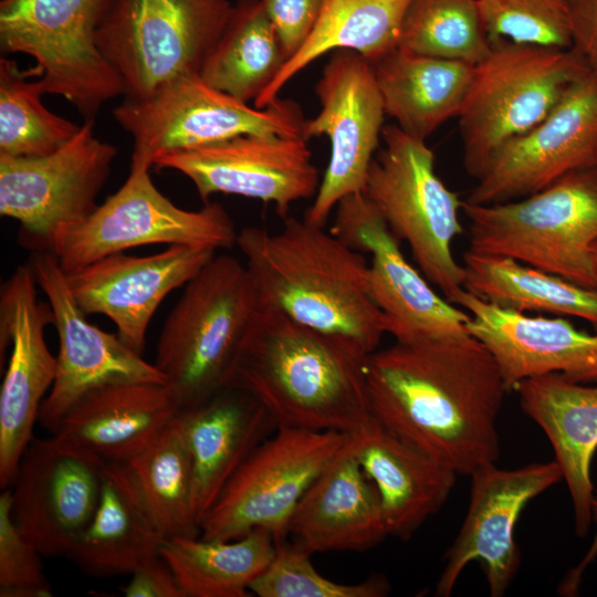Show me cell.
I'll list each match as a JSON object with an SVG mask.
<instances>
[{"label": "cell", "instance_id": "obj_27", "mask_svg": "<svg viewBox=\"0 0 597 597\" xmlns=\"http://www.w3.org/2000/svg\"><path fill=\"white\" fill-rule=\"evenodd\" d=\"M177 420L191 453L192 507L200 525L229 480L277 426L255 398L233 387L179 411Z\"/></svg>", "mask_w": 597, "mask_h": 597}, {"label": "cell", "instance_id": "obj_26", "mask_svg": "<svg viewBox=\"0 0 597 597\" xmlns=\"http://www.w3.org/2000/svg\"><path fill=\"white\" fill-rule=\"evenodd\" d=\"M350 442L377 489L388 535L408 541L446 503L458 473L374 417L350 433Z\"/></svg>", "mask_w": 597, "mask_h": 597}, {"label": "cell", "instance_id": "obj_4", "mask_svg": "<svg viewBox=\"0 0 597 597\" xmlns=\"http://www.w3.org/2000/svg\"><path fill=\"white\" fill-rule=\"evenodd\" d=\"M259 310L245 264L214 255L185 286L159 335L155 366L178 412L221 389Z\"/></svg>", "mask_w": 597, "mask_h": 597}, {"label": "cell", "instance_id": "obj_31", "mask_svg": "<svg viewBox=\"0 0 597 597\" xmlns=\"http://www.w3.org/2000/svg\"><path fill=\"white\" fill-rule=\"evenodd\" d=\"M412 0H322L317 23L274 82L253 102L264 108L295 75L322 55L353 50L370 63L398 46L404 19Z\"/></svg>", "mask_w": 597, "mask_h": 597}, {"label": "cell", "instance_id": "obj_18", "mask_svg": "<svg viewBox=\"0 0 597 597\" xmlns=\"http://www.w3.org/2000/svg\"><path fill=\"white\" fill-rule=\"evenodd\" d=\"M28 263L52 308L59 336L55 379L39 412L42 427L52 432L71 406L94 388L118 383L166 385L155 364L143 359L117 334L87 321L52 252L33 251Z\"/></svg>", "mask_w": 597, "mask_h": 597}, {"label": "cell", "instance_id": "obj_29", "mask_svg": "<svg viewBox=\"0 0 597 597\" xmlns=\"http://www.w3.org/2000/svg\"><path fill=\"white\" fill-rule=\"evenodd\" d=\"M165 540L129 464L105 463L95 513L66 557L90 576L130 575L160 555Z\"/></svg>", "mask_w": 597, "mask_h": 597}, {"label": "cell", "instance_id": "obj_24", "mask_svg": "<svg viewBox=\"0 0 597 597\" xmlns=\"http://www.w3.org/2000/svg\"><path fill=\"white\" fill-rule=\"evenodd\" d=\"M178 413L166 385L118 383L92 389L61 418L50 441L97 464L129 463Z\"/></svg>", "mask_w": 597, "mask_h": 597}, {"label": "cell", "instance_id": "obj_3", "mask_svg": "<svg viewBox=\"0 0 597 597\" xmlns=\"http://www.w3.org/2000/svg\"><path fill=\"white\" fill-rule=\"evenodd\" d=\"M271 233L248 227L235 245L245 258L259 307L350 339L368 355L386 334L384 315L369 290V263L332 232L285 217Z\"/></svg>", "mask_w": 597, "mask_h": 597}, {"label": "cell", "instance_id": "obj_28", "mask_svg": "<svg viewBox=\"0 0 597 597\" xmlns=\"http://www.w3.org/2000/svg\"><path fill=\"white\" fill-rule=\"evenodd\" d=\"M514 390L552 444L569 491L575 533L583 537L591 524L595 494L590 465L597 450V386L553 373L524 379Z\"/></svg>", "mask_w": 597, "mask_h": 597}, {"label": "cell", "instance_id": "obj_42", "mask_svg": "<svg viewBox=\"0 0 597 597\" xmlns=\"http://www.w3.org/2000/svg\"><path fill=\"white\" fill-rule=\"evenodd\" d=\"M570 49L597 76V0H570Z\"/></svg>", "mask_w": 597, "mask_h": 597}, {"label": "cell", "instance_id": "obj_19", "mask_svg": "<svg viewBox=\"0 0 597 597\" xmlns=\"http://www.w3.org/2000/svg\"><path fill=\"white\" fill-rule=\"evenodd\" d=\"M471 493L460 531L447 549L434 596L448 597L465 566L478 561L492 597H501L521 563L515 525L526 504L563 480L555 461L501 469L495 463L470 474Z\"/></svg>", "mask_w": 597, "mask_h": 597}, {"label": "cell", "instance_id": "obj_25", "mask_svg": "<svg viewBox=\"0 0 597 597\" xmlns=\"http://www.w3.org/2000/svg\"><path fill=\"white\" fill-rule=\"evenodd\" d=\"M310 554L367 551L387 535L379 494L347 443L298 501L287 536Z\"/></svg>", "mask_w": 597, "mask_h": 597}, {"label": "cell", "instance_id": "obj_7", "mask_svg": "<svg viewBox=\"0 0 597 597\" xmlns=\"http://www.w3.org/2000/svg\"><path fill=\"white\" fill-rule=\"evenodd\" d=\"M588 72L570 48L492 41L457 117L467 172L479 179L500 147L541 122Z\"/></svg>", "mask_w": 597, "mask_h": 597}, {"label": "cell", "instance_id": "obj_22", "mask_svg": "<svg viewBox=\"0 0 597 597\" xmlns=\"http://www.w3.org/2000/svg\"><path fill=\"white\" fill-rule=\"evenodd\" d=\"M216 251L175 244L145 256L119 252L65 274L83 312L108 317L121 341L142 355L149 322L159 304L196 276Z\"/></svg>", "mask_w": 597, "mask_h": 597}, {"label": "cell", "instance_id": "obj_14", "mask_svg": "<svg viewBox=\"0 0 597 597\" xmlns=\"http://www.w3.org/2000/svg\"><path fill=\"white\" fill-rule=\"evenodd\" d=\"M316 83L321 109L303 137L327 136L331 155L304 219L323 226L348 195L363 192L383 134L385 109L371 63L353 50H335Z\"/></svg>", "mask_w": 597, "mask_h": 597}, {"label": "cell", "instance_id": "obj_9", "mask_svg": "<svg viewBox=\"0 0 597 597\" xmlns=\"http://www.w3.org/2000/svg\"><path fill=\"white\" fill-rule=\"evenodd\" d=\"M112 1L1 0V51L34 57L45 94L64 97L91 119L103 104L126 95L96 42Z\"/></svg>", "mask_w": 597, "mask_h": 597}, {"label": "cell", "instance_id": "obj_2", "mask_svg": "<svg viewBox=\"0 0 597 597\" xmlns=\"http://www.w3.org/2000/svg\"><path fill=\"white\" fill-rule=\"evenodd\" d=\"M368 356L348 338L259 307L223 387L255 398L277 428L350 434L373 418Z\"/></svg>", "mask_w": 597, "mask_h": 597}, {"label": "cell", "instance_id": "obj_17", "mask_svg": "<svg viewBox=\"0 0 597 597\" xmlns=\"http://www.w3.org/2000/svg\"><path fill=\"white\" fill-rule=\"evenodd\" d=\"M29 263L20 265L0 291V363L11 346L0 389V486L9 488L33 440V427L56 375V356L44 339L54 323L49 302L36 296Z\"/></svg>", "mask_w": 597, "mask_h": 597}, {"label": "cell", "instance_id": "obj_33", "mask_svg": "<svg viewBox=\"0 0 597 597\" xmlns=\"http://www.w3.org/2000/svg\"><path fill=\"white\" fill-rule=\"evenodd\" d=\"M463 289L489 303L522 313L574 316L597 326V289L574 283L501 255L468 250Z\"/></svg>", "mask_w": 597, "mask_h": 597}, {"label": "cell", "instance_id": "obj_43", "mask_svg": "<svg viewBox=\"0 0 597 597\" xmlns=\"http://www.w3.org/2000/svg\"><path fill=\"white\" fill-rule=\"evenodd\" d=\"M123 593L126 597H185L171 568L160 555L135 569Z\"/></svg>", "mask_w": 597, "mask_h": 597}, {"label": "cell", "instance_id": "obj_21", "mask_svg": "<svg viewBox=\"0 0 597 597\" xmlns=\"http://www.w3.org/2000/svg\"><path fill=\"white\" fill-rule=\"evenodd\" d=\"M9 488L20 533L42 556L66 557L97 507L101 464L33 439Z\"/></svg>", "mask_w": 597, "mask_h": 597}, {"label": "cell", "instance_id": "obj_32", "mask_svg": "<svg viewBox=\"0 0 597 597\" xmlns=\"http://www.w3.org/2000/svg\"><path fill=\"white\" fill-rule=\"evenodd\" d=\"M159 553L185 597H247L274 556L275 538L263 528L235 540L172 536Z\"/></svg>", "mask_w": 597, "mask_h": 597}, {"label": "cell", "instance_id": "obj_36", "mask_svg": "<svg viewBox=\"0 0 597 597\" xmlns=\"http://www.w3.org/2000/svg\"><path fill=\"white\" fill-rule=\"evenodd\" d=\"M34 66L20 70L17 61L0 59V155L33 157L51 154L80 130L81 125L49 111Z\"/></svg>", "mask_w": 597, "mask_h": 597}, {"label": "cell", "instance_id": "obj_6", "mask_svg": "<svg viewBox=\"0 0 597 597\" xmlns=\"http://www.w3.org/2000/svg\"><path fill=\"white\" fill-rule=\"evenodd\" d=\"M381 137L385 147L369 166L363 192L394 237L407 242L423 276L452 303L464 283L463 264L452 251L462 233V201L438 177L426 139L397 125L384 127Z\"/></svg>", "mask_w": 597, "mask_h": 597}, {"label": "cell", "instance_id": "obj_20", "mask_svg": "<svg viewBox=\"0 0 597 597\" xmlns=\"http://www.w3.org/2000/svg\"><path fill=\"white\" fill-rule=\"evenodd\" d=\"M153 166L188 177L205 203L214 193L238 195L273 202L283 219L292 203L314 196L321 184L303 137L240 135L161 155Z\"/></svg>", "mask_w": 597, "mask_h": 597}, {"label": "cell", "instance_id": "obj_16", "mask_svg": "<svg viewBox=\"0 0 597 597\" xmlns=\"http://www.w3.org/2000/svg\"><path fill=\"white\" fill-rule=\"evenodd\" d=\"M350 248L370 253L369 290L396 341L469 336L470 315L441 297L405 258L399 240L364 192L343 198L331 230Z\"/></svg>", "mask_w": 597, "mask_h": 597}, {"label": "cell", "instance_id": "obj_37", "mask_svg": "<svg viewBox=\"0 0 597 597\" xmlns=\"http://www.w3.org/2000/svg\"><path fill=\"white\" fill-rule=\"evenodd\" d=\"M491 44L478 0H412L398 48L476 65Z\"/></svg>", "mask_w": 597, "mask_h": 597}, {"label": "cell", "instance_id": "obj_41", "mask_svg": "<svg viewBox=\"0 0 597 597\" xmlns=\"http://www.w3.org/2000/svg\"><path fill=\"white\" fill-rule=\"evenodd\" d=\"M261 2L289 61L312 34L320 18L322 0H261Z\"/></svg>", "mask_w": 597, "mask_h": 597}, {"label": "cell", "instance_id": "obj_12", "mask_svg": "<svg viewBox=\"0 0 597 597\" xmlns=\"http://www.w3.org/2000/svg\"><path fill=\"white\" fill-rule=\"evenodd\" d=\"M349 433L277 428L248 457L200 522L205 538L235 540L263 528L287 537L292 514Z\"/></svg>", "mask_w": 597, "mask_h": 597}, {"label": "cell", "instance_id": "obj_8", "mask_svg": "<svg viewBox=\"0 0 597 597\" xmlns=\"http://www.w3.org/2000/svg\"><path fill=\"white\" fill-rule=\"evenodd\" d=\"M112 114L133 137L130 166L148 168L161 155L240 135L303 137L306 121L292 100L279 97L264 108L251 107L199 74L175 77L144 97L125 96Z\"/></svg>", "mask_w": 597, "mask_h": 597}, {"label": "cell", "instance_id": "obj_39", "mask_svg": "<svg viewBox=\"0 0 597 597\" xmlns=\"http://www.w3.org/2000/svg\"><path fill=\"white\" fill-rule=\"evenodd\" d=\"M491 41L570 48V0H478Z\"/></svg>", "mask_w": 597, "mask_h": 597}, {"label": "cell", "instance_id": "obj_1", "mask_svg": "<svg viewBox=\"0 0 597 597\" xmlns=\"http://www.w3.org/2000/svg\"><path fill=\"white\" fill-rule=\"evenodd\" d=\"M365 370L371 415L385 428L458 474L496 463L509 390L473 336L396 341L371 353Z\"/></svg>", "mask_w": 597, "mask_h": 597}, {"label": "cell", "instance_id": "obj_45", "mask_svg": "<svg viewBox=\"0 0 597 597\" xmlns=\"http://www.w3.org/2000/svg\"><path fill=\"white\" fill-rule=\"evenodd\" d=\"M591 268L595 282V289H597V241L594 243L591 249Z\"/></svg>", "mask_w": 597, "mask_h": 597}, {"label": "cell", "instance_id": "obj_15", "mask_svg": "<svg viewBox=\"0 0 597 597\" xmlns=\"http://www.w3.org/2000/svg\"><path fill=\"white\" fill-rule=\"evenodd\" d=\"M589 168H597V76L590 72L541 122L499 148L464 201L520 199Z\"/></svg>", "mask_w": 597, "mask_h": 597}, {"label": "cell", "instance_id": "obj_11", "mask_svg": "<svg viewBox=\"0 0 597 597\" xmlns=\"http://www.w3.org/2000/svg\"><path fill=\"white\" fill-rule=\"evenodd\" d=\"M238 232L222 205L176 206L154 185L149 168L130 166L122 187L84 220L62 230L51 252L65 273L124 250L149 244L229 249Z\"/></svg>", "mask_w": 597, "mask_h": 597}, {"label": "cell", "instance_id": "obj_10", "mask_svg": "<svg viewBox=\"0 0 597 597\" xmlns=\"http://www.w3.org/2000/svg\"><path fill=\"white\" fill-rule=\"evenodd\" d=\"M229 0H113L97 45L128 97L199 74L231 14Z\"/></svg>", "mask_w": 597, "mask_h": 597}, {"label": "cell", "instance_id": "obj_5", "mask_svg": "<svg viewBox=\"0 0 597 597\" xmlns=\"http://www.w3.org/2000/svg\"><path fill=\"white\" fill-rule=\"evenodd\" d=\"M462 211L470 220V251L507 256L595 289L597 168L573 171L511 201H462Z\"/></svg>", "mask_w": 597, "mask_h": 597}, {"label": "cell", "instance_id": "obj_35", "mask_svg": "<svg viewBox=\"0 0 597 597\" xmlns=\"http://www.w3.org/2000/svg\"><path fill=\"white\" fill-rule=\"evenodd\" d=\"M128 464L165 537L199 536L192 507V459L177 415L161 436Z\"/></svg>", "mask_w": 597, "mask_h": 597}, {"label": "cell", "instance_id": "obj_34", "mask_svg": "<svg viewBox=\"0 0 597 597\" xmlns=\"http://www.w3.org/2000/svg\"><path fill=\"white\" fill-rule=\"evenodd\" d=\"M261 0H238L200 77L242 102L255 101L286 63Z\"/></svg>", "mask_w": 597, "mask_h": 597}, {"label": "cell", "instance_id": "obj_30", "mask_svg": "<svg viewBox=\"0 0 597 597\" xmlns=\"http://www.w3.org/2000/svg\"><path fill=\"white\" fill-rule=\"evenodd\" d=\"M385 114L409 135L427 139L458 117L475 65L396 48L371 63Z\"/></svg>", "mask_w": 597, "mask_h": 597}, {"label": "cell", "instance_id": "obj_44", "mask_svg": "<svg viewBox=\"0 0 597 597\" xmlns=\"http://www.w3.org/2000/svg\"><path fill=\"white\" fill-rule=\"evenodd\" d=\"M591 522L596 525L594 541L578 565L572 568L559 584L558 593L563 596H574L577 594L584 572L597 557V493L594 494L591 500Z\"/></svg>", "mask_w": 597, "mask_h": 597}, {"label": "cell", "instance_id": "obj_23", "mask_svg": "<svg viewBox=\"0 0 597 597\" xmlns=\"http://www.w3.org/2000/svg\"><path fill=\"white\" fill-rule=\"evenodd\" d=\"M470 315L468 331L494 358L507 390L527 378L562 374L597 381V334L563 317L531 316L460 290L453 302Z\"/></svg>", "mask_w": 597, "mask_h": 597}, {"label": "cell", "instance_id": "obj_40", "mask_svg": "<svg viewBox=\"0 0 597 597\" xmlns=\"http://www.w3.org/2000/svg\"><path fill=\"white\" fill-rule=\"evenodd\" d=\"M41 556L14 524L11 517V490L4 489L0 494V596H51Z\"/></svg>", "mask_w": 597, "mask_h": 597}, {"label": "cell", "instance_id": "obj_13", "mask_svg": "<svg viewBox=\"0 0 597 597\" xmlns=\"http://www.w3.org/2000/svg\"><path fill=\"white\" fill-rule=\"evenodd\" d=\"M116 154L114 145L95 136L91 118L51 154L0 155V214L19 221L21 247L51 252L62 230L87 218Z\"/></svg>", "mask_w": 597, "mask_h": 597}, {"label": "cell", "instance_id": "obj_38", "mask_svg": "<svg viewBox=\"0 0 597 597\" xmlns=\"http://www.w3.org/2000/svg\"><path fill=\"white\" fill-rule=\"evenodd\" d=\"M275 541V553L266 568L251 584L250 593L259 597H384L389 584L371 576L356 584L331 580L318 573L311 555L294 542Z\"/></svg>", "mask_w": 597, "mask_h": 597}]
</instances>
